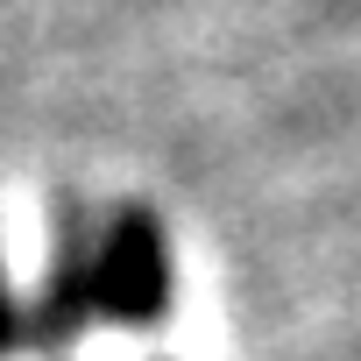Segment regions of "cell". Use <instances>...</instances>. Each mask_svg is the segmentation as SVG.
<instances>
[{
  "label": "cell",
  "instance_id": "obj_1",
  "mask_svg": "<svg viewBox=\"0 0 361 361\" xmlns=\"http://www.w3.org/2000/svg\"><path fill=\"white\" fill-rule=\"evenodd\" d=\"M92 298L114 319H156L163 312V248L149 220H121L114 241L92 262Z\"/></svg>",
  "mask_w": 361,
  "mask_h": 361
},
{
  "label": "cell",
  "instance_id": "obj_2",
  "mask_svg": "<svg viewBox=\"0 0 361 361\" xmlns=\"http://www.w3.org/2000/svg\"><path fill=\"white\" fill-rule=\"evenodd\" d=\"M15 333H22V319L8 312V298H0V347H15Z\"/></svg>",
  "mask_w": 361,
  "mask_h": 361
}]
</instances>
